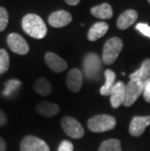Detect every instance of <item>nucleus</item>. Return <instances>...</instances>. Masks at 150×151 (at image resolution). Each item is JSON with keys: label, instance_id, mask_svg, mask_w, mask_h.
Wrapping results in <instances>:
<instances>
[{"label": "nucleus", "instance_id": "b1692460", "mask_svg": "<svg viewBox=\"0 0 150 151\" xmlns=\"http://www.w3.org/2000/svg\"><path fill=\"white\" fill-rule=\"evenodd\" d=\"M9 22V15L5 8L0 7V32L7 27Z\"/></svg>", "mask_w": 150, "mask_h": 151}, {"label": "nucleus", "instance_id": "6e6552de", "mask_svg": "<svg viewBox=\"0 0 150 151\" xmlns=\"http://www.w3.org/2000/svg\"><path fill=\"white\" fill-rule=\"evenodd\" d=\"M7 44L9 48L14 52L21 56L27 55L29 52V46L24 38L21 34L13 32L10 33L7 37Z\"/></svg>", "mask_w": 150, "mask_h": 151}, {"label": "nucleus", "instance_id": "1a4fd4ad", "mask_svg": "<svg viewBox=\"0 0 150 151\" xmlns=\"http://www.w3.org/2000/svg\"><path fill=\"white\" fill-rule=\"evenodd\" d=\"M72 21V16L70 13L66 12L65 10H60L52 13L49 18H48V22L51 27L60 28L65 27L67 24H69Z\"/></svg>", "mask_w": 150, "mask_h": 151}, {"label": "nucleus", "instance_id": "a211bd4d", "mask_svg": "<svg viewBox=\"0 0 150 151\" xmlns=\"http://www.w3.org/2000/svg\"><path fill=\"white\" fill-rule=\"evenodd\" d=\"M130 79L140 80L142 82H145L146 80L150 79V59L143 60L139 68L130 75Z\"/></svg>", "mask_w": 150, "mask_h": 151}, {"label": "nucleus", "instance_id": "dca6fc26", "mask_svg": "<svg viewBox=\"0 0 150 151\" xmlns=\"http://www.w3.org/2000/svg\"><path fill=\"white\" fill-rule=\"evenodd\" d=\"M108 30V24L104 22H95L91 27V28L88 31V39L90 41H97L103 36H104L105 33Z\"/></svg>", "mask_w": 150, "mask_h": 151}, {"label": "nucleus", "instance_id": "9d476101", "mask_svg": "<svg viewBox=\"0 0 150 151\" xmlns=\"http://www.w3.org/2000/svg\"><path fill=\"white\" fill-rule=\"evenodd\" d=\"M150 125V116H135L131 121L129 132L131 136L139 137Z\"/></svg>", "mask_w": 150, "mask_h": 151}, {"label": "nucleus", "instance_id": "393cba45", "mask_svg": "<svg viewBox=\"0 0 150 151\" xmlns=\"http://www.w3.org/2000/svg\"><path fill=\"white\" fill-rule=\"evenodd\" d=\"M136 29L139 30L140 33L144 36L150 38V25L147 24H143V22H139L136 25Z\"/></svg>", "mask_w": 150, "mask_h": 151}, {"label": "nucleus", "instance_id": "cd10ccee", "mask_svg": "<svg viewBox=\"0 0 150 151\" xmlns=\"http://www.w3.org/2000/svg\"><path fill=\"white\" fill-rule=\"evenodd\" d=\"M7 121H8V119H7V116H6L5 112L0 109V126L5 125L7 123Z\"/></svg>", "mask_w": 150, "mask_h": 151}, {"label": "nucleus", "instance_id": "39448f33", "mask_svg": "<svg viewBox=\"0 0 150 151\" xmlns=\"http://www.w3.org/2000/svg\"><path fill=\"white\" fill-rule=\"evenodd\" d=\"M143 87H144V82L136 79H130L125 88V99L123 105L129 107L135 104L136 99L143 93Z\"/></svg>", "mask_w": 150, "mask_h": 151}, {"label": "nucleus", "instance_id": "7c9ffc66", "mask_svg": "<svg viewBox=\"0 0 150 151\" xmlns=\"http://www.w3.org/2000/svg\"><path fill=\"white\" fill-rule=\"evenodd\" d=\"M147 1H148V2H149V4H150V0H147Z\"/></svg>", "mask_w": 150, "mask_h": 151}, {"label": "nucleus", "instance_id": "7ed1b4c3", "mask_svg": "<svg viewBox=\"0 0 150 151\" xmlns=\"http://www.w3.org/2000/svg\"><path fill=\"white\" fill-rule=\"evenodd\" d=\"M116 126V119L111 115L98 114L91 117L88 121V128L94 133H103V132L113 130Z\"/></svg>", "mask_w": 150, "mask_h": 151}, {"label": "nucleus", "instance_id": "20e7f679", "mask_svg": "<svg viewBox=\"0 0 150 151\" xmlns=\"http://www.w3.org/2000/svg\"><path fill=\"white\" fill-rule=\"evenodd\" d=\"M123 49V41L119 37H112L105 42L103 51V62L105 65H112Z\"/></svg>", "mask_w": 150, "mask_h": 151}, {"label": "nucleus", "instance_id": "0eeeda50", "mask_svg": "<svg viewBox=\"0 0 150 151\" xmlns=\"http://www.w3.org/2000/svg\"><path fill=\"white\" fill-rule=\"evenodd\" d=\"M21 151H50L46 141L32 134L25 136L21 141Z\"/></svg>", "mask_w": 150, "mask_h": 151}, {"label": "nucleus", "instance_id": "4be33fe9", "mask_svg": "<svg viewBox=\"0 0 150 151\" xmlns=\"http://www.w3.org/2000/svg\"><path fill=\"white\" fill-rule=\"evenodd\" d=\"M98 151H122L120 140L115 139L104 140L103 142L100 144Z\"/></svg>", "mask_w": 150, "mask_h": 151}, {"label": "nucleus", "instance_id": "4468645a", "mask_svg": "<svg viewBox=\"0 0 150 151\" xmlns=\"http://www.w3.org/2000/svg\"><path fill=\"white\" fill-rule=\"evenodd\" d=\"M36 111L44 117H54L60 112V106L51 101H41L36 105Z\"/></svg>", "mask_w": 150, "mask_h": 151}, {"label": "nucleus", "instance_id": "f03ea898", "mask_svg": "<svg viewBox=\"0 0 150 151\" xmlns=\"http://www.w3.org/2000/svg\"><path fill=\"white\" fill-rule=\"evenodd\" d=\"M103 60L95 53H89L85 56L83 60V75L88 80L98 81L100 79Z\"/></svg>", "mask_w": 150, "mask_h": 151}, {"label": "nucleus", "instance_id": "6ab92c4d", "mask_svg": "<svg viewBox=\"0 0 150 151\" xmlns=\"http://www.w3.org/2000/svg\"><path fill=\"white\" fill-rule=\"evenodd\" d=\"M104 77H105V82L104 84L100 87V93L103 96H109L110 92L112 88L115 85V80H116V74L113 70L106 69L104 71Z\"/></svg>", "mask_w": 150, "mask_h": 151}, {"label": "nucleus", "instance_id": "9b49d317", "mask_svg": "<svg viewBox=\"0 0 150 151\" xmlns=\"http://www.w3.org/2000/svg\"><path fill=\"white\" fill-rule=\"evenodd\" d=\"M45 62L49 68L56 73L62 72L67 68V63L65 60L53 52H48L45 54Z\"/></svg>", "mask_w": 150, "mask_h": 151}, {"label": "nucleus", "instance_id": "ddd939ff", "mask_svg": "<svg viewBox=\"0 0 150 151\" xmlns=\"http://www.w3.org/2000/svg\"><path fill=\"white\" fill-rule=\"evenodd\" d=\"M83 73L78 68H72L66 76V85L70 92L78 93L82 88Z\"/></svg>", "mask_w": 150, "mask_h": 151}, {"label": "nucleus", "instance_id": "f8f14e48", "mask_svg": "<svg viewBox=\"0 0 150 151\" xmlns=\"http://www.w3.org/2000/svg\"><path fill=\"white\" fill-rule=\"evenodd\" d=\"M126 85L122 81H118L110 92V104L113 108H118L124 104Z\"/></svg>", "mask_w": 150, "mask_h": 151}, {"label": "nucleus", "instance_id": "f3484780", "mask_svg": "<svg viewBox=\"0 0 150 151\" xmlns=\"http://www.w3.org/2000/svg\"><path fill=\"white\" fill-rule=\"evenodd\" d=\"M91 13L95 18L101 19V20H107L112 18L113 16L112 7L108 3H103V4L95 6L91 9Z\"/></svg>", "mask_w": 150, "mask_h": 151}, {"label": "nucleus", "instance_id": "423d86ee", "mask_svg": "<svg viewBox=\"0 0 150 151\" xmlns=\"http://www.w3.org/2000/svg\"><path fill=\"white\" fill-rule=\"evenodd\" d=\"M60 125L63 132L67 134L68 137H72V139H82L85 134L84 128L81 125V123L75 118L65 116L60 121Z\"/></svg>", "mask_w": 150, "mask_h": 151}, {"label": "nucleus", "instance_id": "f257e3e1", "mask_svg": "<svg viewBox=\"0 0 150 151\" xmlns=\"http://www.w3.org/2000/svg\"><path fill=\"white\" fill-rule=\"evenodd\" d=\"M22 27L25 33L35 39H43L47 34L46 24L36 14H27L23 18Z\"/></svg>", "mask_w": 150, "mask_h": 151}, {"label": "nucleus", "instance_id": "aec40b11", "mask_svg": "<svg viewBox=\"0 0 150 151\" xmlns=\"http://www.w3.org/2000/svg\"><path fill=\"white\" fill-rule=\"evenodd\" d=\"M34 91L40 96H48L53 91V86L48 79L41 77L38 78L34 83Z\"/></svg>", "mask_w": 150, "mask_h": 151}, {"label": "nucleus", "instance_id": "2eb2a0df", "mask_svg": "<svg viewBox=\"0 0 150 151\" xmlns=\"http://www.w3.org/2000/svg\"><path fill=\"white\" fill-rule=\"evenodd\" d=\"M138 19V13L135 10H127L123 12L117 19V27L119 29H126L129 28L131 25L133 24V22Z\"/></svg>", "mask_w": 150, "mask_h": 151}, {"label": "nucleus", "instance_id": "5701e85b", "mask_svg": "<svg viewBox=\"0 0 150 151\" xmlns=\"http://www.w3.org/2000/svg\"><path fill=\"white\" fill-rule=\"evenodd\" d=\"M10 67V57L4 49H0V74L7 72Z\"/></svg>", "mask_w": 150, "mask_h": 151}, {"label": "nucleus", "instance_id": "412c9836", "mask_svg": "<svg viewBox=\"0 0 150 151\" xmlns=\"http://www.w3.org/2000/svg\"><path fill=\"white\" fill-rule=\"evenodd\" d=\"M23 85L19 79H10L4 84V90H3V96L5 98H11L17 93Z\"/></svg>", "mask_w": 150, "mask_h": 151}, {"label": "nucleus", "instance_id": "bb28decb", "mask_svg": "<svg viewBox=\"0 0 150 151\" xmlns=\"http://www.w3.org/2000/svg\"><path fill=\"white\" fill-rule=\"evenodd\" d=\"M143 98L147 102H150V79L146 80L144 82V87H143Z\"/></svg>", "mask_w": 150, "mask_h": 151}, {"label": "nucleus", "instance_id": "a878e982", "mask_svg": "<svg viewBox=\"0 0 150 151\" xmlns=\"http://www.w3.org/2000/svg\"><path fill=\"white\" fill-rule=\"evenodd\" d=\"M73 144L69 140H62L60 143L58 151H73Z\"/></svg>", "mask_w": 150, "mask_h": 151}, {"label": "nucleus", "instance_id": "c85d7f7f", "mask_svg": "<svg viewBox=\"0 0 150 151\" xmlns=\"http://www.w3.org/2000/svg\"><path fill=\"white\" fill-rule=\"evenodd\" d=\"M7 149V144H6V141L0 137V151H6Z\"/></svg>", "mask_w": 150, "mask_h": 151}, {"label": "nucleus", "instance_id": "c756f323", "mask_svg": "<svg viewBox=\"0 0 150 151\" xmlns=\"http://www.w3.org/2000/svg\"><path fill=\"white\" fill-rule=\"evenodd\" d=\"M81 0H65V2L67 3L68 5H71V6H75L79 4V2H80Z\"/></svg>", "mask_w": 150, "mask_h": 151}]
</instances>
